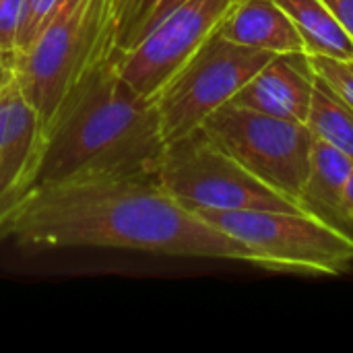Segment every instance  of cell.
Here are the masks:
<instances>
[{
	"instance_id": "obj_1",
	"label": "cell",
	"mask_w": 353,
	"mask_h": 353,
	"mask_svg": "<svg viewBox=\"0 0 353 353\" xmlns=\"http://www.w3.org/2000/svg\"><path fill=\"white\" fill-rule=\"evenodd\" d=\"M23 248H120L254 265V254L178 203L155 174L81 178L33 188L0 223Z\"/></svg>"
},
{
	"instance_id": "obj_2",
	"label": "cell",
	"mask_w": 353,
	"mask_h": 353,
	"mask_svg": "<svg viewBox=\"0 0 353 353\" xmlns=\"http://www.w3.org/2000/svg\"><path fill=\"white\" fill-rule=\"evenodd\" d=\"M165 149L155 99L137 93L114 56L68 95L46 137L35 188L99 176L155 174Z\"/></svg>"
},
{
	"instance_id": "obj_3",
	"label": "cell",
	"mask_w": 353,
	"mask_h": 353,
	"mask_svg": "<svg viewBox=\"0 0 353 353\" xmlns=\"http://www.w3.org/2000/svg\"><path fill=\"white\" fill-rule=\"evenodd\" d=\"M118 0H60L10 70L46 132L68 95L116 52Z\"/></svg>"
},
{
	"instance_id": "obj_4",
	"label": "cell",
	"mask_w": 353,
	"mask_h": 353,
	"mask_svg": "<svg viewBox=\"0 0 353 353\" xmlns=\"http://www.w3.org/2000/svg\"><path fill=\"white\" fill-rule=\"evenodd\" d=\"M199 217L242 242L254 265L302 275H341L353 265V236L304 211L196 209Z\"/></svg>"
},
{
	"instance_id": "obj_5",
	"label": "cell",
	"mask_w": 353,
	"mask_h": 353,
	"mask_svg": "<svg viewBox=\"0 0 353 353\" xmlns=\"http://www.w3.org/2000/svg\"><path fill=\"white\" fill-rule=\"evenodd\" d=\"M155 176L159 184L190 211H302L296 199L277 192L244 170L234 157L221 151L203 128L165 143Z\"/></svg>"
},
{
	"instance_id": "obj_6",
	"label": "cell",
	"mask_w": 353,
	"mask_h": 353,
	"mask_svg": "<svg viewBox=\"0 0 353 353\" xmlns=\"http://www.w3.org/2000/svg\"><path fill=\"white\" fill-rule=\"evenodd\" d=\"M275 56L213 33L155 97L163 141L172 143L201 128Z\"/></svg>"
},
{
	"instance_id": "obj_7",
	"label": "cell",
	"mask_w": 353,
	"mask_h": 353,
	"mask_svg": "<svg viewBox=\"0 0 353 353\" xmlns=\"http://www.w3.org/2000/svg\"><path fill=\"white\" fill-rule=\"evenodd\" d=\"M201 128L244 170L300 203L314 141L304 122L225 103Z\"/></svg>"
},
{
	"instance_id": "obj_8",
	"label": "cell",
	"mask_w": 353,
	"mask_h": 353,
	"mask_svg": "<svg viewBox=\"0 0 353 353\" xmlns=\"http://www.w3.org/2000/svg\"><path fill=\"white\" fill-rule=\"evenodd\" d=\"M240 0H184L137 46L114 52L118 74L141 95L155 99L165 83L219 29Z\"/></svg>"
},
{
	"instance_id": "obj_9",
	"label": "cell",
	"mask_w": 353,
	"mask_h": 353,
	"mask_svg": "<svg viewBox=\"0 0 353 353\" xmlns=\"http://www.w3.org/2000/svg\"><path fill=\"white\" fill-rule=\"evenodd\" d=\"M46 137L39 112L10 72L0 89V223L35 188Z\"/></svg>"
},
{
	"instance_id": "obj_10",
	"label": "cell",
	"mask_w": 353,
	"mask_h": 353,
	"mask_svg": "<svg viewBox=\"0 0 353 353\" xmlns=\"http://www.w3.org/2000/svg\"><path fill=\"white\" fill-rule=\"evenodd\" d=\"M316 72L304 52L277 54L234 97L232 105L269 116L306 122Z\"/></svg>"
},
{
	"instance_id": "obj_11",
	"label": "cell",
	"mask_w": 353,
	"mask_h": 353,
	"mask_svg": "<svg viewBox=\"0 0 353 353\" xmlns=\"http://www.w3.org/2000/svg\"><path fill=\"white\" fill-rule=\"evenodd\" d=\"M215 33L238 46L271 54H306L300 31L275 0H240Z\"/></svg>"
},
{
	"instance_id": "obj_12",
	"label": "cell",
	"mask_w": 353,
	"mask_h": 353,
	"mask_svg": "<svg viewBox=\"0 0 353 353\" xmlns=\"http://www.w3.org/2000/svg\"><path fill=\"white\" fill-rule=\"evenodd\" d=\"M353 172V159L343 151L323 141H312L310 172L300 192V207L353 236L352 225L343 213V190Z\"/></svg>"
},
{
	"instance_id": "obj_13",
	"label": "cell",
	"mask_w": 353,
	"mask_h": 353,
	"mask_svg": "<svg viewBox=\"0 0 353 353\" xmlns=\"http://www.w3.org/2000/svg\"><path fill=\"white\" fill-rule=\"evenodd\" d=\"M300 31L308 56L353 60V39L323 0H275Z\"/></svg>"
},
{
	"instance_id": "obj_14",
	"label": "cell",
	"mask_w": 353,
	"mask_h": 353,
	"mask_svg": "<svg viewBox=\"0 0 353 353\" xmlns=\"http://www.w3.org/2000/svg\"><path fill=\"white\" fill-rule=\"evenodd\" d=\"M304 124L312 139L329 143L353 159V108L319 74Z\"/></svg>"
},
{
	"instance_id": "obj_15",
	"label": "cell",
	"mask_w": 353,
	"mask_h": 353,
	"mask_svg": "<svg viewBox=\"0 0 353 353\" xmlns=\"http://www.w3.org/2000/svg\"><path fill=\"white\" fill-rule=\"evenodd\" d=\"M159 4L161 0H118L116 54L130 50L147 35Z\"/></svg>"
},
{
	"instance_id": "obj_16",
	"label": "cell",
	"mask_w": 353,
	"mask_h": 353,
	"mask_svg": "<svg viewBox=\"0 0 353 353\" xmlns=\"http://www.w3.org/2000/svg\"><path fill=\"white\" fill-rule=\"evenodd\" d=\"M310 60L314 72L353 108V60H333L325 56H310Z\"/></svg>"
},
{
	"instance_id": "obj_17",
	"label": "cell",
	"mask_w": 353,
	"mask_h": 353,
	"mask_svg": "<svg viewBox=\"0 0 353 353\" xmlns=\"http://www.w3.org/2000/svg\"><path fill=\"white\" fill-rule=\"evenodd\" d=\"M23 12L25 0H0V50L4 54L17 52Z\"/></svg>"
},
{
	"instance_id": "obj_18",
	"label": "cell",
	"mask_w": 353,
	"mask_h": 353,
	"mask_svg": "<svg viewBox=\"0 0 353 353\" xmlns=\"http://www.w3.org/2000/svg\"><path fill=\"white\" fill-rule=\"evenodd\" d=\"M58 2L60 0H25V12H23V23H21V31H19L17 52L25 50L35 39L37 31L43 27V23L48 21V17L52 14V10L56 8Z\"/></svg>"
},
{
	"instance_id": "obj_19",
	"label": "cell",
	"mask_w": 353,
	"mask_h": 353,
	"mask_svg": "<svg viewBox=\"0 0 353 353\" xmlns=\"http://www.w3.org/2000/svg\"><path fill=\"white\" fill-rule=\"evenodd\" d=\"M353 39V0H323Z\"/></svg>"
}]
</instances>
